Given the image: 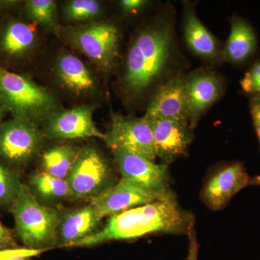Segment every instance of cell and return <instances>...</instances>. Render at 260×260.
Here are the masks:
<instances>
[{
  "mask_svg": "<svg viewBox=\"0 0 260 260\" xmlns=\"http://www.w3.org/2000/svg\"><path fill=\"white\" fill-rule=\"evenodd\" d=\"M249 186H260V174L251 177Z\"/></svg>",
  "mask_w": 260,
  "mask_h": 260,
  "instance_id": "1f68e13d",
  "label": "cell"
},
{
  "mask_svg": "<svg viewBox=\"0 0 260 260\" xmlns=\"http://www.w3.org/2000/svg\"><path fill=\"white\" fill-rule=\"evenodd\" d=\"M258 49L257 36L247 20L234 15L230 20V32L222 49V61L235 66L247 64Z\"/></svg>",
  "mask_w": 260,
  "mask_h": 260,
  "instance_id": "e0dca14e",
  "label": "cell"
},
{
  "mask_svg": "<svg viewBox=\"0 0 260 260\" xmlns=\"http://www.w3.org/2000/svg\"><path fill=\"white\" fill-rule=\"evenodd\" d=\"M101 13L102 6L95 0H72L64 8L65 17L73 22L88 21L97 18Z\"/></svg>",
  "mask_w": 260,
  "mask_h": 260,
  "instance_id": "cb8c5ba5",
  "label": "cell"
},
{
  "mask_svg": "<svg viewBox=\"0 0 260 260\" xmlns=\"http://www.w3.org/2000/svg\"><path fill=\"white\" fill-rule=\"evenodd\" d=\"M8 113V111H7L5 108L0 106V123L2 122V120H3V118L5 117V116Z\"/></svg>",
  "mask_w": 260,
  "mask_h": 260,
  "instance_id": "d6a6232c",
  "label": "cell"
},
{
  "mask_svg": "<svg viewBox=\"0 0 260 260\" xmlns=\"http://www.w3.org/2000/svg\"><path fill=\"white\" fill-rule=\"evenodd\" d=\"M36 24L10 20L0 32V55L10 61L28 55L37 43Z\"/></svg>",
  "mask_w": 260,
  "mask_h": 260,
  "instance_id": "d6986e66",
  "label": "cell"
},
{
  "mask_svg": "<svg viewBox=\"0 0 260 260\" xmlns=\"http://www.w3.org/2000/svg\"><path fill=\"white\" fill-rule=\"evenodd\" d=\"M32 194L49 203L72 198L69 185L66 179L53 177L48 173L38 172L30 179Z\"/></svg>",
  "mask_w": 260,
  "mask_h": 260,
  "instance_id": "44dd1931",
  "label": "cell"
},
{
  "mask_svg": "<svg viewBox=\"0 0 260 260\" xmlns=\"http://www.w3.org/2000/svg\"><path fill=\"white\" fill-rule=\"evenodd\" d=\"M11 213L17 234L28 249L44 251L57 244L60 214L41 204L24 184L11 204Z\"/></svg>",
  "mask_w": 260,
  "mask_h": 260,
  "instance_id": "277c9868",
  "label": "cell"
},
{
  "mask_svg": "<svg viewBox=\"0 0 260 260\" xmlns=\"http://www.w3.org/2000/svg\"><path fill=\"white\" fill-rule=\"evenodd\" d=\"M249 112L255 131L260 153V95L250 96L249 103Z\"/></svg>",
  "mask_w": 260,
  "mask_h": 260,
  "instance_id": "83f0119b",
  "label": "cell"
},
{
  "mask_svg": "<svg viewBox=\"0 0 260 260\" xmlns=\"http://www.w3.org/2000/svg\"><path fill=\"white\" fill-rule=\"evenodd\" d=\"M185 61L178 44L174 9L162 8L140 28L126 52L121 87L126 99L139 100L173 77L184 73Z\"/></svg>",
  "mask_w": 260,
  "mask_h": 260,
  "instance_id": "6da1fadb",
  "label": "cell"
},
{
  "mask_svg": "<svg viewBox=\"0 0 260 260\" xmlns=\"http://www.w3.org/2000/svg\"><path fill=\"white\" fill-rule=\"evenodd\" d=\"M46 137L39 126L13 118L0 123V157L14 165L31 160L42 148Z\"/></svg>",
  "mask_w": 260,
  "mask_h": 260,
  "instance_id": "9c48e42d",
  "label": "cell"
},
{
  "mask_svg": "<svg viewBox=\"0 0 260 260\" xmlns=\"http://www.w3.org/2000/svg\"><path fill=\"white\" fill-rule=\"evenodd\" d=\"M185 75H176L157 89L143 116L145 120L170 119L189 124L184 90Z\"/></svg>",
  "mask_w": 260,
  "mask_h": 260,
  "instance_id": "5bb4252c",
  "label": "cell"
},
{
  "mask_svg": "<svg viewBox=\"0 0 260 260\" xmlns=\"http://www.w3.org/2000/svg\"><path fill=\"white\" fill-rule=\"evenodd\" d=\"M102 219L96 208L91 203L61 215L57 242L62 246H75L95 234Z\"/></svg>",
  "mask_w": 260,
  "mask_h": 260,
  "instance_id": "ac0fdd59",
  "label": "cell"
},
{
  "mask_svg": "<svg viewBox=\"0 0 260 260\" xmlns=\"http://www.w3.org/2000/svg\"><path fill=\"white\" fill-rule=\"evenodd\" d=\"M80 150L70 145L49 149L42 155L44 172L53 177L66 179Z\"/></svg>",
  "mask_w": 260,
  "mask_h": 260,
  "instance_id": "603a6c76",
  "label": "cell"
},
{
  "mask_svg": "<svg viewBox=\"0 0 260 260\" xmlns=\"http://www.w3.org/2000/svg\"><path fill=\"white\" fill-rule=\"evenodd\" d=\"M187 237L189 239V246H188L187 255L186 256L185 260H199L198 256H199L200 245L194 227L191 229Z\"/></svg>",
  "mask_w": 260,
  "mask_h": 260,
  "instance_id": "f546056e",
  "label": "cell"
},
{
  "mask_svg": "<svg viewBox=\"0 0 260 260\" xmlns=\"http://www.w3.org/2000/svg\"><path fill=\"white\" fill-rule=\"evenodd\" d=\"M77 50L104 71L114 68L119 56V28L109 22H93L61 29Z\"/></svg>",
  "mask_w": 260,
  "mask_h": 260,
  "instance_id": "5b68a950",
  "label": "cell"
},
{
  "mask_svg": "<svg viewBox=\"0 0 260 260\" xmlns=\"http://www.w3.org/2000/svg\"><path fill=\"white\" fill-rule=\"evenodd\" d=\"M121 178L129 179L145 189L159 194L171 192V178L168 166L119 149L112 150Z\"/></svg>",
  "mask_w": 260,
  "mask_h": 260,
  "instance_id": "8fae6325",
  "label": "cell"
},
{
  "mask_svg": "<svg viewBox=\"0 0 260 260\" xmlns=\"http://www.w3.org/2000/svg\"><path fill=\"white\" fill-rule=\"evenodd\" d=\"M24 13L31 23L40 25L57 37L61 28L58 20L57 5L54 0H28L24 4Z\"/></svg>",
  "mask_w": 260,
  "mask_h": 260,
  "instance_id": "7402d4cb",
  "label": "cell"
},
{
  "mask_svg": "<svg viewBox=\"0 0 260 260\" xmlns=\"http://www.w3.org/2000/svg\"><path fill=\"white\" fill-rule=\"evenodd\" d=\"M22 185L18 175L0 162V205H11Z\"/></svg>",
  "mask_w": 260,
  "mask_h": 260,
  "instance_id": "d4e9b609",
  "label": "cell"
},
{
  "mask_svg": "<svg viewBox=\"0 0 260 260\" xmlns=\"http://www.w3.org/2000/svg\"><path fill=\"white\" fill-rule=\"evenodd\" d=\"M56 74L63 86L78 95L92 93L96 82L88 67L78 56L63 52L56 61Z\"/></svg>",
  "mask_w": 260,
  "mask_h": 260,
  "instance_id": "ffe728a7",
  "label": "cell"
},
{
  "mask_svg": "<svg viewBox=\"0 0 260 260\" xmlns=\"http://www.w3.org/2000/svg\"><path fill=\"white\" fill-rule=\"evenodd\" d=\"M66 180L72 198L90 201L116 182L107 159L92 146L80 150Z\"/></svg>",
  "mask_w": 260,
  "mask_h": 260,
  "instance_id": "8992f818",
  "label": "cell"
},
{
  "mask_svg": "<svg viewBox=\"0 0 260 260\" xmlns=\"http://www.w3.org/2000/svg\"><path fill=\"white\" fill-rule=\"evenodd\" d=\"M42 251L30 249H5L0 251V260H30V256Z\"/></svg>",
  "mask_w": 260,
  "mask_h": 260,
  "instance_id": "4316f807",
  "label": "cell"
},
{
  "mask_svg": "<svg viewBox=\"0 0 260 260\" xmlns=\"http://www.w3.org/2000/svg\"><path fill=\"white\" fill-rule=\"evenodd\" d=\"M194 217L183 209L174 192L148 204L109 216L101 230L75 246H90L109 241L132 240L150 234L188 236Z\"/></svg>",
  "mask_w": 260,
  "mask_h": 260,
  "instance_id": "7a4b0ae2",
  "label": "cell"
},
{
  "mask_svg": "<svg viewBox=\"0 0 260 260\" xmlns=\"http://www.w3.org/2000/svg\"><path fill=\"white\" fill-rule=\"evenodd\" d=\"M184 90L189 124L194 130L201 118L225 90V80L212 68H199L185 75Z\"/></svg>",
  "mask_w": 260,
  "mask_h": 260,
  "instance_id": "30bf717a",
  "label": "cell"
},
{
  "mask_svg": "<svg viewBox=\"0 0 260 260\" xmlns=\"http://www.w3.org/2000/svg\"><path fill=\"white\" fill-rule=\"evenodd\" d=\"M105 140L111 150L119 149L155 161L157 157L153 133L148 121L113 114Z\"/></svg>",
  "mask_w": 260,
  "mask_h": 260,
  "instance_id": "52a82bcc",
  "label": "cell"
},
{
  "mask_svg": "<svg viewBox=\"0 0 260 260\" xmlns=\"http://www.w3.org/2000/svg\"><path fill=\"white\" fill-rule=\"evenodd\" d=\"M250 176L242 162H225L214 168L205 179L200 197L214 211L223 209L232 198L249 186Z\"/></svg>",
  "mask_w": 260,
  "mask_h": 260,
  "instance_id": "ba28073f",
  "label": "cell"
},
{
  "mask_svg": "<svg viewBox=\"0 0 260 260\" xmlns=\"http://www.w3.org/2000/svg\"><path fill=\"white\" fill-rule=\"evenodd\" d=\"M240 86L242 91L250 96L260 95V58L246 70L240 80Z\"/></svg>",
  "mask_w": 260,
  "mask_h": 260,
  "instance_id": "484cf974",
  "label": "cell"
},
{
  "mask_svg": "<svg viewBox=\"0 0 260 260\" xmlns=\"http://www.w3.org/2000/svg\"><path fill=\"white\" fill-rule=\"evenodd\" d=\"M0 106L13 118L38 126L60 110L50 90L28 76L18 74L0 65Z\"/></svg>",
  "mask_w": 260,
  "mask_h": 260,
  "instance_id": "3957f363",
  "label": "cell"
},
{
  "mask_svg": "<svg viewBox=\"0 0 260 260\" xmlns=\"http://www.w3.org/2000/svg\"><path fill=\"white\" fill-rule=\"evenodd\" d=\"M159 194L145 189L129 179L121 178L102 194L90 200L102 218L112 216L140 205L148 204L170 194Z\"/></svg>",
  "mask_w": 260,
  "mask_h": 260,
  "instance_id": "4fadbf2b",
  "label": "cell"
},
{
  "mask_svg": "<svg viewBox=\"0 0 260 260\" xmlns=\"http://www.w3.org/2000/svg\"><path fill=\"white\" fill-rule=\"evenodd\" d=\"M183 5V35L186 47L195 56L210 64L220 63L222 61L221 44L201 21L194 5L188 2Z\"/></svg>",
  "mask_w": 260,
  "mask_h": 260,
  "instance_id": "2e32d148",
  "label": "cell"
},
{
  "mask_svg": "<svg viewBox=\"0 0 260 260\" xmlns=\"http://www.w3.org/2000/svg\"><path fill=\"white\" fill-rule=\"evenodd\" d=\"M14 245L13 234L0 220V251Z\"/></svg>",
  "mask_w": 260,
  "mask_h": 260,
  "instance_id": "4dcf8cb0",
  "label": "cell"
},
{
  "mask_svg": "<svg viewBox=\"0 0 260 260\" xmlns=\"http://www.w3.org/2000/svg\"><path fill=\"white\" fill-rule=\"evenodd\" d=\"M94 107L83 105L59 110L51 115L44 124L46 138L58 140H71L97 138L105 140L93 121Z\"/></svg>",
  "mask_w": 260,
  "mask_h": 260,
  "instance_id": "7c38bea8",
  "label": "cell"
},
{
  "mask_svg": "<svg viewBox=\"0 0 260 260\" xmlns=\"http://www.w3.org/2000/svg\"><path fill=\"white\" fill-rule=\"evenodd\" d=\"M150 2L146 0H121L119 2V8L126 15H135L145 9Z\"/></svg>",
  "mask_w": 260,
  "mask_h": 260,
  "instance_id": "f1b7e54d",
  "label": "cell"
},
{
  "mask_svg": "<svg viewBox=\"0 0 260 260\" xmlns=\"http://www.w3.org/2000/svg\"><path fill=\"white\" fill-rule=\"evenodd\" d=\"M153 133L157 157L169 166L185 156L194 140V130L187 123L170 119L148 121Z\"/></svg>",
  "mask_w": 260,
  "mask_h": 260,
  "instance_id": "9a60e30c",
  "label": "cell"
}]
</instances>
